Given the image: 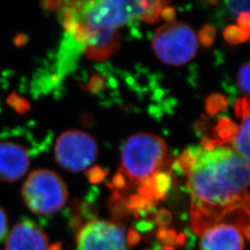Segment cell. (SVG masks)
<instances>
[{"mask_svg": "<svg viewBox=\"0 0 250 250\" xmlns=\"http://www.w3.org/2000/svg\"><path fill=\"white\" fill-rule=\"evenodd\" d=\"M191 226L201 236L219 224H232L250 235V164L232 148L204 150L189 172Z\"/></svg>", "mask_w": 250, "mask_h": 250, "instance_id": "1", "label": "cell"}, {"mask_svg": "<svg viewBox=\"0 0 250 250\" xmlns=\"http://www.w3.org/2000/svg\"><path fill=\"white\" fill-rule=\"evenodd\" d=\"M169 6L170 1L102 0L72 3L66 10L64 24L83 42L95 34L117 31L134 20L156 23L161 21V10Z\"/></svg>", "mask_w": 250, "mask_h": 250, "instance_id": "2", "label": "cell"}, {"mask_svg": "<svg viewBox=\"0 0 250 250\" xmlns=\"http://www.w3.org/2000/svg\"><path fill=\"white\" fill-rule=\"evenodd\" d=\"M167 161V146L156 134H140L130 136L122 152L119 172L135 184H140L164 166Z\"/></svg>", "mask_w": 250, "mask_h": 250, "instance_id": "3", "label": "cell"}, {"mask_svg": "<svg viewBox=\"0 0 250 250\" xmlns=\"http://www.w3.org/2000/svg\"><path fill=\"white\" fill-rule=\"evenodd\" d=\"M68 196V188L62 178L47 169L31 172L21 188L24 204L36 215L56 213L66 204Z\"/></svg>", "mask_w": 250, "mask_h": 250, "instance_id": "4", "label": "cell"}, {"mask_svg": "<svg viewBox=\"0 0 250 250\" xmlns=\"http://www.w3.org/2000/svg\"><path fill=\"white\" fill-rule=\"evenodd\" d=\"M152 46L162 62L181 66L196 56L197 37L194 30L184 22L165 23L156 31Z\"/></svg>", "mask_w": 250, "mask_h": 250, "instance_id": "5", "label": "cell"}, {"mask_svg": "<svg viewBox=\"0 0 250 250\" xmlns=\"http://www.w3.org/2000/svg\"><path fill=\"white\" fill-rule=\"evenodd\" d=\"M55 160L65 170L79 172L87 170L98 159L96 139L81 130H68L60 134L55 144Z\"/></svg>", "mask_w": 250, "mask_h": 250, "instance_id": "6", "label": "cell"}, {"mask_svg": "<svg viewBox=\"0 0 250 250\" xmlns=\"http://www.w3.org/2000/svg\"><path fill=\"white\" fill-rule=\"evenodd\" d=\"M77 250H127L125 230L103 220L88 222L78 232Z\"/></svg>", "mask_w": 250, "mask_h": 250, "instance_id": "7", "label": "cell"}, {"mask_svg": "<svg viewBox=\"0 0 250 250\" xmlns=\"http://www.w3.org/2000/svg\"><path fill=\"white\" fill-rule=\"evenodd\" d=\"M245 230L232 224H219L207 230L199 242L200 250H244Z\"/></svg>", "mask_w": 250, "mask_h": 250, "instance_id": "8", "label": "cell"}, {"mask_svg": "<svg viewBox=\"0 0 250 250\" xmlns=\"http://www.w3.org/2000/svg\"><path fill=\"white\" fill-rule=\"evenodd\" d=\"M30 167L26 149L14 142H0V182L13 183L22 178Z\"/></svg>", "mask_w": 250, "mask_h": 250, "instance_id": "9", "label": "cell"}, {"mask_svg": "<svg viewBox=\"0 0 250 250\" xmlns=\"http://www.w3.org/2000/svg\"><path fill=\"white\" fill-rule=\"evenodd\" d=\"M47 236L30 220L16 224L8 235L5 250H48Z\"/></svg>", "mask_w": 250, "mask_h": 250, "instance_id": "10", "label": "cell"}, {"mask_svg": "<svg viewBox=\"0 0 250 250\" xmlns=\"http://www.w3.org/2000/svg\"><path fill=\"white\" fill-rule=\"evenodd\" d=\"M235 115L242 120V125L232 141L235 152L250 164V100L247 98L237 99Z\"/></svg>", "mask_w": 250, "mask_h": 250, "instance_id": "11", "label": "cell"}, {"mask_svg": "<svg viewBox=\"0 0 250 250\" xmlns=\"http://www.w3.org/2000/svg\"><path fill=\"white\" fill-rule=\"evenodd\" d=\"M215 134L218 140L223 146L224 143H232L234 136L238 132V126L229 118H222L219 120L218 125L215 126Z\"/></svg>", "mask_w": 250, "mask_h": 250, "instance_id": "12", "label": "cell"}, {"mask_svg": "<svg viewBox=\"0 0 250 250\" xmlns=\"http://www.w3.org/2000/svg\"><path fill=\"white\" fill-rule=\"evenodd\" d=\"M152 181L156 191L157 199L158 200L164 199L172 185L171 172L160 170L152 175Z\"/></svg>", "mask_w": 250, "mask_h": 250, "instance_id": "13", "label": "cell"}, {"mask_svg": "<svg viewBox=\"0 0 250 250\" xmlns=\"http://www.w3.org/2000/svg\"><path fill=\"white\" fill-rule=\"evenodd\" d=\"M224 40L231 45H238L250 40V32L242 30L240 27L230 24L224 29L223 33Z\"/></svg>", "mask_w": 250, "mask_h": 250, "instance_id": "14", "label": "cell"}, {"mask_svg": "<svg viewBox=\"0 0 250 250\" xmlns=\"http://www.w3.org/2000/svg\"><path fill=\"white\" fill-rule=\"evenodd\" d=\"M229 105V102L222 94L214 93L208 96L206 99L205 107L206 111L208 115L214 116L219 112L224 111Z\"/></svg>", "mask_w": 250, "mask_h": 250, "instance_id": "15", "label": "cell"}, {"mask_svg": "<svg viewBox=\"0 0 250 250\" xmlns=\"http://www.w3.org/2000/svg\"><path fill=\"white\" fill-rule=\"evenodd\" d=\"M109 202L110 212L114 219H121L130 211L127 207V201L118 192H114Z\"/></svg>", "mask_w": 250, "mask_h": 250, "instance_id": "16", "label": "cell"}, {"mask_svg": "<svg viewBox=\"0 0 250 250\" xmlns=\"http://www.w3.org/2000/svg\"><path fill=\"white\" fill-rule=\"evenodd\" d=\"M237 83L239 88L250 99V62L242 65L237 75Z\"/></svg>", "mask_w": 250, "mask_h": 250, "instance_id": "17", "label": "cell"}, {"mask_svg": "<svg viewBox=\"0 0 250 250\" xmlns=\"http://www.w3.org/2000/svg\"><path fill=\"white\" fill-rule=\"evenodd\" d=\"M199 39L201 44L204 46H209L212 45L216 37V28L212 25L207 24L199 31Z\"/></svg>", "mask_w": 250, "mask_h": 250, "instance_id": "18", "label": "cell"}, {"mask_svg": "<svg viewBox=\"0 0 250 250\" xmlns=\"http://www.w3.org/2000/svg\"><path fill=\"white\" fill-rule=\"evenodd\" d=\"M228 11L233 15H238L243 11L250 12V1H227L225 2Z\"/></svg>", "mask_w": 250, "mask_h": 250, "instance_id": "19", "label": "cell"}, {"mask_svg": "<svg viewBox=\"0 0 250 250\" xmlns=\"http://www.w3.org/2000/svg\"><path fill=\"white\" fill-rule=\"evenodd\" d=\"M237 26L242 30L250 32V12L243 11L237 15Z\"/></svg>", "mask_w": 250, "mask_h": 250, "instance_id": "20", "label": "cell"}, {"mask_svg": "<svg viewBox=\"0 0 250 250\" xmlns=\"http://www.w3.org/2000/svg\"><path fill=\"white\" fill-rule=\"evenodd\" d=\"M170 221H171V214L169 210L165 208H161L156 216V222L160 224L161 227L167 226L170 224Z\"/></svg>", "mask_w": 250, "mask_h": 250, "instance_id": "21", "label": "cell"}, {"mask_svg": "<svg viewBox=\"0 0 250 250\" xmlns=\"http://www.w3.org/2000/svg\"><path fill=\"white\" fill-rule=\"evenodd\" d=\"M8 231V218L5 210L0 207V241L4 239Z\"/></svg>", "mask_w": 250, "mask_h": 250, "instance_id": "22", "label": "cell"}, {"mask_svg": "<svg viewBox=\"0 0 250 250\" xmlns=\"http://www.w3.org/2000/svg\"><path fill=\"white\" fill-rule=\"evenodd\" d=\"M161 17L167 23L173 22L175 20V9L172 7H166L161 10Z\"/></svg>", "mask_w": 250, "mask_h": 250, "instance_id": "23", "label": "cell"}, {"mask_svg": "<svg viewBox=\"0 0 250 250\" xmlns=\"http://www.w3.org/2000/svg\"><path fill=\"white\" fill-rule=\"evenodd\" d=\"M112 186L113 188H116V189H124L126 186V181H125V176L118 172L116 175L114 176L113 181H112Z\"/></svg>", "mask_w": 250, "mask_h": 250, "instance_id": "24", "label": "cell"}, {"mask_svg": "<svg viewBox=\"0 0 250 250\" xmlns=\"http://www.w3.org/2000/svg\"><path fill=\"white\" fill-rule=\"evenodd\" d=\"M126 240L127 243L130 245V246H134L136 245L139 240H140V236L138 234V232L134 230H130L128 232V235L126 237Z\"/></svg>", "mask_w": 250, "mask_h": 250, "instance_id": "25", "label": "cell"}, {"mask_svg": "<svg viewBox=\"0 0 250 250\" xmlns=\"http://www.w3.org/2000/svg\"><path fill=\"white\" fill-rule=\"evenodd\" d=\"M62 250V246L61 245V243H57L53 244L51 246L48 247V250Z\"/></svg>", "mask_w": 250, "mask_h": 250, "instance_id": "26", "label": "cell"}, {"mask_svg": "<svg viewBox=\"0 0 250 250\" xmlns=\"http://www.w3.org/2000/svg\"><path fill=\"white\" fill-rule=\"evenodd\" d=\"M163 250H173V249H171L170 247H167V248H165Z\"/></svg>", "mask_w": 250, "mask_h": 250, "instance_id": "27", "label": "cell"}]
</instances>
